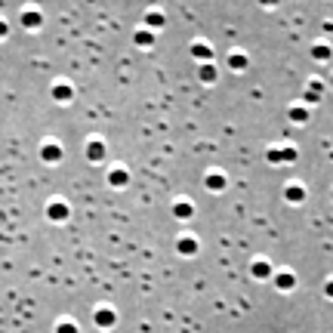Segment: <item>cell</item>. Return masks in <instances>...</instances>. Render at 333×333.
<instances>
[{
    "instance_id": "obj_1",
    "label": "cell",
    "mask_w": 333,
    "mask_h": 333,
    "mask_svg": "<svg viewBox=\"0 0 333 333\" xmlns=\"http://www.w3.org/2000/svg\"><path fill=\"white\" fill-rule=\"evenodd\" d=\"M22 25H25L28 31H37V28L44 25L40 10H37V6H25V10H22Z\"/></svg>"
},
{
    "instance_id": "obj_2",
    "label": "cell",
    "mask_w": 333,
    "mask_h": 333,
    "mask_svg": "<svg viewBox=\"0 0 333 333\" xmlns=\"http://www.w3.org/2000/svg\"><path fill=\"white\" fill-rule=\"evenodd\" d=\"M142 22H145V28H148V31H154V34H158V31H160V28L166 25V16H164L160 10H148Z\"/></svg>"
},
{
    "instance_id": "obj_3",
    "label": "cell",
    "mask_w": 333,
    "mask_h": 333,
    "mask_svg": "<svg viewBox=\"0 0 333 333\" xmlns=\"http://www.w3.org/2000/svg\"><path fill=\"white\" fill-rule=\"evenodd\" d=\"M296 158V148L293 145H272L268 160H293Z\"/></svg>"
},
{
    "instance_id": "obj_4",
    "label": "cell",
    "mask_w": 333,
    "mask_h": 333,
    "mask_svg": "<svg viewBox=\"0 0 333 333\" xmlns=\"http://www.w3.org/2000/svg\"><path fill=\"white\" fill-rule=\"evenodd\" d=\"M192 56H194V59H204V65H207V62L213 59V46H210L207 40H194V44H192Z\"/></svg>"
},
{
    "instance_id": "obj_5",
    "label": "cell",
    "mask_w": 333,
    "mask_h": 333,
    "mask_svg": "<svg viewBox=\"0 0 333 333\" xmlns=\"http://www.w3.org/2000/svg\"><path fill=\"white\" fill-rule=\"evenodd\" d=\"M287 114H290V120L296 124V126H302V124H308V108L300 102V105H293L290 111H287Z\"/></svg>"
},
{
    "instance_id": "obj_6",
    "label": "cell",
    "mask_w": 333,
    "mask_h": 333,
    "mask_svg": "<svg viewBox=\"0 0 333 333\" xmlns=\"http://www.w3.org/2000/svg\"><path fill=\"white\" fill-rule=\"evenodd\" d=\"M86 158H90V160H102V158H105V142H102V139H90Z\"/></svg>"
},
{
    "instance_id": "obj_7",
    "label": "cell",
    "mask_w": 333,
    "mask_h": 333,
    "mask_svg": "<svg viewBox=\"0 0 333 333\" xmlns=\"http://www.w3.org/2000/svg\"><path fill=\"white\" fill-rule=\"evenodd\" d=\"M250 272H253V278H259V281H266V278H272V272H274V268L266 262V259H256V262L250 266Z\"/></svg>"
},
{
    "instance_id": "obj_8",
    "label": "cell",
    "mask_w": 333,
    "mask_h": 333,
    "mask_svg": "<svg viewBox=\"0 0 333 333\" xmlns=\"http://www.w3.org/2000/svg\"><path fill=\"white\" fill-rule=\"evenodd\" d=\"M330 56H333V46H330V44H324V40H318V44L312 46V59H318V62H327Z\"/></svg>"
},
{
    "instance_id": "obj_9",
    "label": "cell",
    "mask_w": 333,
    "mask_h": 333,
    "mask_svg": "<svg viewBox=\"0 0 333 333\" xmlns=\"http://www.w3.org/2000/svg\"><path fill=\"white\" fill-rule=\"evenodd\" d=\"M59 158H62V145L52 142V139H46V142H44V160H59Z\"/></svg>"
},
{
    "instance_id": "obj_10",
    "label": "cell",
    "mask_w": 333,
    "mask_h": 333,
    "mask_svg": "<svg viewBox=\"0 0 333 333\" xmlns=\"http://www.w3.org/2000/svg\"><path fill=\"white\" fill-rule=\"evenodd\" d=\"M284 194H287V200H290V204H302V200H306V188H302L300 182L287 185V192H284Z\"/></svg>"
},
{
    "instance_id": "obj_11",
    "label": "cell",
    "mask_w": 333,
    "mask_h": 333,
    "mask_svg": "<svg viewBox=\"0 0 333 333\" xmlns=\"http://www.w3.org/2000/svg\"><path fill=\"white\" fill-rule=\"evenodd\" d=\"M136 44H139L142 50H148V46L154 44V31H148V28H139V31H136Z\"/></svg>"
},
{
    "instance_id": "obj_12",
    "label": "cell",
    "mask_w": 333,
    "mask_h": 333,
    "mask_svg": "<svg viewBox=\"0 0 333 333\" xmlns=\"http://www.w3.org/2000/svg\"><path fill=\"white\" fill-rule=\"evenodd\" d=\"M52 96L59 99L62 105H68V102H71V86H68V84H56V86H52Z\"/></svg>"
},
{
    "instance_id": "obj_13",
    "label": "cell",
    "mask_w": 333,
    "mask_h": 333,
    "mask_svg": "<svg viewBox=\"0 0 333 333\" xmlns=\"http://www.w3.org/2000/svg\"><path fill=\"white\" fill-rule=\"evenodd\" d=\"M274 284H278V287H293V284H296V278H293L290 268H284V272H278V274H274Z\"/></svg>"
},
{
    "instance_id": "obj_14",
    "label": "cell",
    "mask_w": 333,
    "mask_h": 333,
    "mask_svg": "<svg viewBox=\"0 0 333 333\" xmlns=\"http://www.w3.org/2000/svg\"><path fill=\"white\" fill-rule=\"evenodd\" d=\"M228 68H247V52H240V50L228 52Z\"/></svg>"
},
{
    "instance_id": "obj_15",
    "label": "cell",
    "mask_w": 333,
    "mask_h": 333,
    "mask_svg": "<svg viewBox=\"0 0 333 333\" xmlns=\"http://www.w3.org/2000/svg\"><path fill=\"white\" fill-rule=\"evenodd\" d=\"M96 324L99 327H111V324H114V312H111V308H99L96 312Z\"/></svg>"
},
{
    "instance_id": "obj_16",
    "label": "cell",
    "mask_w": 333,
    "mask_h": 333,
    "mask_svg": "<svg viewBox=\"0 0 333 333\" xmlns=\"http://www.w3.org/2000/svg\"><path fill=\"white\" fill-rule=\"evenodd\" d=\"M204 182H207L210 188H222V185H226V176H222V170H210Z\"/></svg>"
},
{
    "instance_id": "obj_17",
    "label": "cell",
    "mask_w": 333,
    "mask_h": 333,
    "mask_svg": "<svg viewBox=\"0 0 333 333\" xmlns=\"http://www.w3.org/2000/svg\"><path fill=\"white\" fill-rule=\"evenodd\" d=\"M198 78H200L204 84H213V80H216V68H213L210 62H207V65H200V71H198Z\"/></svg>"
},
{
    "instance_id": "obj_18",
    "label": "cell",
    "mask_w": 333,
    "mask_h": 333,
    "mask_svg": "<svg viewBox=\"0 0 333 333\" xmlns=\"http://www.w3.org/2000/svg\"><path fill=\"white\" fill-rule=\"evenodd\" d=\"M194 250H198V240H194V238H179V253L192 256Z\"/></svg>"
},
{
    "instance_id": "obj_19",
    "label": "cell",
    "mask_w": 333,
    "mask_h": 333,
    "mask_svg": "<svg viewBox=\"0 0 333 333\" xmlns=\"http://www.w3.org/2000/svg\"><path fill=\"white\" fill-rule=\"evenodd\" d=\"M192 210H194V207H192L188 200H176V204H173V213H176V216H192Z\"/></svg>"
},
{
    "instance_id": "obj_20",
    "label": "cell",
    "mask_w": 333,
    "mask_h": 333,
    "mask_svg": "<svg viewBox=\"0 0 333 333\" xmlns=\"http://www.w3.org/2000/svg\"><path fill=\"white\" fill-rule=\"evenodd\" d=\"M130 176H126V170L124 166H114V170H111V185H124Z\"/></svg>"
},
{
    "instance_id": "obj_21",
    "label": "cell",
    "mask_w": 333,
    "mask_h": 333,
    "mask_svg": "<svg viewBox=\"0 0 333 333\" xmlns=\"http://www.w3.org/2000/svg\"><path fill=\"white\" fill-rule=\"evenodd\" d=\"M318 102H321V92H312V90L302 92V105H318Z\"/></svg>"
},
{
    "instance_id": "obj_22",
    "label": "cell",
    "mask_w": 333,
    "mask_h": 333,
    "mask_svg": "<svg viewBox=\"0 0 333 333\" xmlns=\"http://www.w3.org/2000/svg\"><path fill=\"white\" fill-rule=\"evenodd\" d=\"M65 213H68V207H65V204H50V216H59V219H62Z\"/></svg>"
},
{
    "instance_id": "obj_23",
    "label": "cell",
    "mask_w": 333,
    "mask_h": 333,
    "mask_svg": "<svg viewBox=\"0 0 333 333\" xmlns=\"http://www.w3.org/2000/svg\"><path fill=\"white\" fill-rule=\"evenodd\" d=\"M6 31H10V25H6V18H0V37H6Z\"/></svg>"
},
{
    "instance_id": "obj_24",
    "label": "cell",
    "mask_w": 333,
    "mask_h": 333,
    "mask_svg": "<svg viewBox=\"0 0 333 333\" xmlns=\"http://www.w3.org/2000/svg\"><path fill=\"white\" fill-rule=\"evenodd\" d=\"M324 293H327L330 300H333V281H327V284H324Z\"/></svg>"
},
{
    "instance_id": "obj_25",
    "label": "cell",
    "mask_w": 333,
    "mask_h": 333,
    "mask_svg": "<svg viewBox=\"0 0 333 333\" xmlns=\"http://www.w3.org/2000/svg\"><path fill=\"white\" fill-rule=\"evenodd\" d=\"M259 4H262V6H274V4H278V0H259Z\"/></svg>"
},
{
    "instance_id": "obj_26",
    "label": "cell",
    "mask_w": 333,
    "mask_h": 333,
    "mask_svg": "<svg viewBox=\"0 0 333 333\" xmlns=\"http://www.w3.org/2000/svg\"><path fill=\"white\" fill-rule=\"evenodd\" d=\"M330 86H333V74H330Z\"/></svg>"
}]
</instances>
